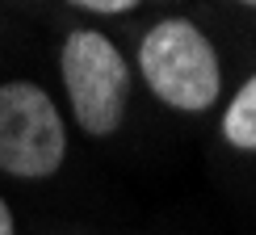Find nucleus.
I'll return each instance as SVG.
<instances>
[{
	"label": "nucleus",
	"mask_w": 256,
	"mask_h": 235,
	"mask_svg": "<svg viewBox=\"0 0 256 235\" xmlns=\"http://www.w3.org/2000/svg\"><path fill=\"white\" fill-rule=\"evenodd\" d=\"M72 4L92 8V13H126V8H134L138 0H72Z\"/></svg>",
	"instance_id": "5"
},
{
	"label": "nucleus",
	"mask_w": 256,
	"mask_h": 235,
	"mask_svg": "<svg viewBox=\"0 0 256 235\" xmlns=\"http://www.w3.org/2000/svg\"><path fill=\"white\" fill-rule=\"evenodd\" d=\"M63 80L76 122L92 138H105L122 126L130 101V68L122 50L97 30H76L63 46Z\"/></svg>",
	"instance_id": "2"
},
{
	"label": "nucleus",
	"mask_w": 256,
	"mask_h": 235,
	"mask_svg": "<svg viewBox=\"0 0 256 235\" xmlns=\"http://www.w3.org/2000/svg\"><path fill=\"white\" fill-rule=\"evenodd\" d=\"M222 134H227V143H236L240 152H256V76L236 92L227 118H222Z\"/></svg>",
	"instance_id": "4"
},
{
	"label": "nucleus",
	"mask_w": 256,
	"mask_h": 235,
	"mask_svg": "<svg viewBox=\"0 0 256 235\" xmlns=\"http://www.w3.org/2000/svg\"><path fill=\"white\" fill-rule=\"evenodd\" d=\"M244 4H252V8H256V0H244Z\"/></svg>",
	"instance_id": "7"
},
{
	"label": "nucleus",
	"mask_w": 256,
	"mask_h": 235,
	"mask_svg": "<svg viewBox=\"0 0 256 235\" xmlns=\"http://www.w3.org/2000/svg\"><path fill=\"white\" fill-rule=\"evenodd\" d=\"M0 235H13V210L4 206V198H0Z\"/></svg>",
	"instance_id": "6"
},
{
	"label": "nucleus",
	"mask_w": 256,
	"mask_h": 235,
	"mask_svg": "<svg viewBox=\"0 0 256 235\" xmlns=\"http://www.w3.org/2000/svg\"><path fill=\"white\" fill-rule=\"evenodd\" d=\"M138 68L152 92L172 110L202 114L218 101V55L189 21H160L138 46Z\"/></svg>",
	"instance_id": "1"
},
{
	"label": "nucleus",
	"mask_w": 256,
	"mask_h": 235,
	"mask_svg": "<svg viewBox=\"0 0 256 235\" xmlns=\"http://www.w3.org/2000/svg\"><path fill=\"white\" fill-rule=\"evenodd\" d=\"M68 156L55 101L38 84H0V168L13 176H50Z\"/></svg>",
	"instance_id": "3"
}]
</instances>
